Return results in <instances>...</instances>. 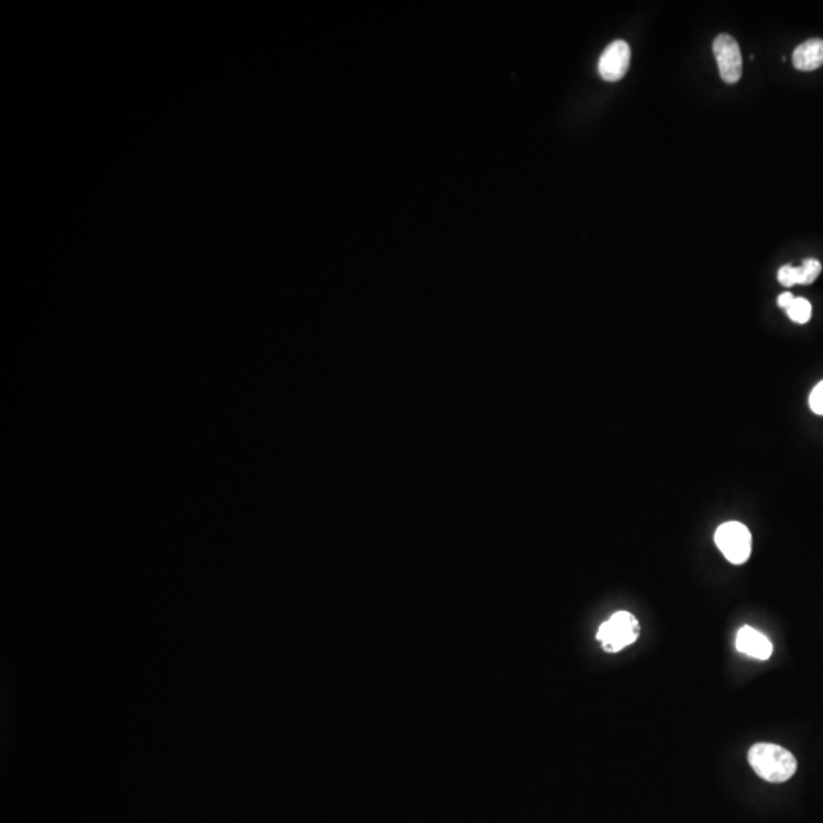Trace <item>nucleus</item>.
<instances>
[{
  "mask_svg": "<svg viewBox=\"0 0 823 823\" xmlns=\"http://www.w3.org/2000/svg\"><path fill=\"white\" fill-rule=\"evenodd\" d=\"M753 772L772 784H781L795 776L798 761L790 750L773 743H756L747 753Z\"/></svg>",
  "mask_w": 823,
  "mask_h": 823,
  "instance_id": "obj_1",
  "label": "nucleus"
},
{
  "mask_svg": "<svg viewBox=\"0 0 823 823\" xmlns=\"http://www.w3.org/2000/svg\"><path fill=\"white\" fill-rule=\"evenodd\" d=\"M641 635L638 619L630 612H618L604 622L596 633V639L601 642L607 653H618L628 645L635 644Z\"/></svg>",
  "mask_w": 823,
  "mask_h": 823,
  "instance_id": "obj_2",
  "label": "nucleus"
},
{
  "mask_svg": "<svg viewBox=\"0 0 823 823\" xmlns=\"http://www.w3.org/2000/svg\"><path fill=\"white\" fill-rule=\"evenodd\" d=\"M715 543L732 564H744L752 554V534L740 522H726L715 532Z\"/></svg>",
  "mask_w": 823,
  "mask_h": 823,
  "instance_id": "obj_3",
  "label": "nucleus"
},
{
  "mask_svg": "<svg viewBox=\"0 0 823 823\" xmlns=\"http://www.w3.org/2000/svg\"><path fill=\"white\" fill-rule=\"evenodd\" d=\"M714 55L721 78L735 84L743 75V57L737 40L729 34H720L714 42Z\"/></svg>",
  "mask_w": 823,
  "mask_h": 823,
  "instance_id": "obj_4",
  "label": "nucleus"
},
{
  "mask_svg": "<svg viewBox=\"0 0 823 823\" xmlns=\"http://www.w3.org/2000/svg\"><path fill=\"white\" fill-rule=\"evenodd\" d=\"M630 46L624 40H616L607 46L599 58V74L606 81H619L627 74L630 66Z\"/></svg>",
  "mask_w": 823,
  "mask_h": 823,
  "instance_id": "obj_5",
  "label": "nucleus"
},
{
  "mask_svg": "<svg viewBox=\"0 0 823 823\" xmlns=\"http://www.w3.org/2000/svg\"><path fill=\"white\" fill-rule=\"evenodd\" d=\"M735 647L741 654L753 657V659L767 660L773 653L772 641L763 635L761 631L755 630L749 625H744L738 630Z\"/></svg>",
  "mask_w": 823,
  "mask_h": 823,
  "instance_id": "obj_6",
  "label": "nucleus"
},
{
  "mask_svg": "<svg viewBox=\"0 0 823 823\" xmlns=\"http://www.w3.org/2000/svg\"><path fill=\"white\" fill-rule=\"evenodd\" d=\"M793 65L798 71H816L823 65V40L811 39L801 43L793 52Z\"/></svg>",
  "mask_w": 823,
  "mask_h": 823,
  "instance_id": "obj_7",
  "label": "nucleus"
},
{
  "mask_svg": "<svg viewBox=\"0 0 823 823\" xmlns=\"http://www.w3.org/2000/svg\"><path fill=\"white\" fill-rule=\"evenodd\" d=\"M811 313H813V308H811L810 302L804 298H795V301L787 310L788 318L796 324H807L811 319Z\"/></svg>",
  "mask_w": 823,
  "mask_h": 823,
  "instance_id": "obj_8",
  "label": "nucleus"
},
{
  "mask_svg": "<svg viewBox=\"0 0 823 823\" xmlns=\"http://www.w3.org/2000/svg\"><path fill=\"white\" fill-rule=\"evenodd\" d=\"M778 279L784 287L798 286L805 284L804 270L802 267L782 266L778 272Z\"/></svg>",
  "mask_w": 823,
  "mask_h": 823,
  "instance_id": "obj_9",
  "label": "nucleus"
},
{
  "mask_svg": "<svg viewBox=\"0 0 823 823\" xmlns=\"http://www.w3.org/2000/svg\"><path fill=\"white\" fill-rule=\"evenodd\" d=\"M801 267L802 270H804L805 286H808V284H813V282L816 281L817 276H819L820 272H822V264H820L817 260H805Z\"/></svg>",
  "mask_w": 823,
  "mask_h": 823,
  "instance_id": "obj_10",
  "label": "nucleus"
},
{
  "mask_svg": "<svg viewBox=\"0 0 823 823\" xmlns=\"http://www.w3.org/2000/svg\"><path fill=\"white\" fill-rule=\"evenodd\" d=\"M810 407L814 414L823 415V382H820L811 392Z\"/></svg>",
  "mask_w": 823,
  "mask_h": 823,
  "instance_id": "obj_11",
  "label": "nucleus"
},
{
  "mask_svg": "<svg viewBox=\"0 0 823 823\" xmlns=\"http://www.w3.org/2000/svg\"><path fill=\"white\" fill-rule=\"evenodd\" d=\"M793 301H795V296H793V293L785 292L779 296L778 305L779 307L784 308V310H788L790 305L793 304Z\"/></svg>",
  "mask_w": 823,
  "mask_h": 823,
  "instance_id": "obj_12",
  "label": "nucleus"
}]
</instances>
